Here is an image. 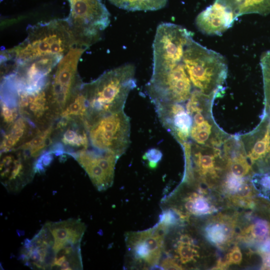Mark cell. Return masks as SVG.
<instances>
[{
	"label": "cell",
	"mask_w": 270,
	"mask_h": 270,
	"mask_svg": "<svg viewBox=\"0 0 270 270\" xmlns=\"http://www.w3.org/2000/svg\"><path fill=\"white\" fill-rule=\"evenodd\" d=\"M176 252L178 255L180 261L186 264L194 260L198 256V252L196 246L192 244L182 243L178 242Z\"/></svg>",
	"instance_id": "28"
},
{
	"label": "cell",
	"mask_w": 270,
	"mask_h": 270,
	"mask_svg": "<svg viewBox=\"0 0 270 270\" xmlns=\"http://www.w3.org/2000/svg\"><path fill=\"white\" fill-rule=\"evenodd\" d=\"M82 83L76 90L68 104L62 112L60 118L80 119L86 121L88 107Z\"/></svg>",
	"instance_id": "19"
},
{
	"label": "cell",
	"mask_w": 270,
	"mask_h": 270,
	"mask_svg": "<svg viewBox=\"0 0 270 270\" xmlns=\"http://www.w3.org/2000/svg\"><path fill=\"white\" fill-rule=\"evenodd\" d=\"M20 116L16 104L0 100L1 128L2 131L14 122Z\"/></svg>",
	"instance_id": "25"
},
{
	"label": "cell",
	"mask_w": 270,
	"mask_h": 270,
	"mask_svg": "<svg viewBox=\"0 0 270 270\" xmlns=\"http://www.w3.org/2000/svg\"><path fill=\"white\" fill-rule=\"evenodd\" d=\"M262 269L270 270V254H262Z\"/></svg>",
	"instance_id": "36"
},
{
	"label": "cell",
	"mask_w": 270,
	"mask_h": 270,
	"mask_svg": "<svg viewBox=\"0 0 270 270\" xmlns=\"http://www.w3.org/2000/svg\"><path fill=\"white\" fill-rule=\"evenodd\" d=\"M48 80L37 87L22 90L10 96L16 102L20 115L38 128H46L57 120L48 100Z\"/></svg>",
	"instance_id": "10"
},
{
	"label": "cell",
	"mask_w": 270,
	"mask_h": 270,
	"mask_svg": "<svg viewBox=\"0 0 270 270\" xmlns=\"http://www.w3.org/2000/svg\"><path fill=\"white\" fill-rule=\"evenodd\" d=\"M242 260V252L238 247L235 246L228 254L226 262L228 264H240Z\"/></svg>",
	"instance_id": "31"
},
{
	"label": "cell",
	"mask_w": 270,
	"mask_h": 270,
	"mask_svg": "<svg viewBox=\"0 0 270 270\" xmlns=\"http://www.w3.org/2000/svg\"><path fill=\"white\" fill-rule=\"evenodd\" d=\"M155 106L163 126L181 145L188 142L192 118L182 104H155Z\"/></svg>",
	"instance_id": "14"
},
{
	"label": "cell",
	"mask_w": 270,
	"mask_h": 270,
	"mask_svg": "<svg viewBox=\"0 0 270 270\" xmlns=\"http://www.w3.org/2000/svg\"><path fill=\"white\" fill-rule=\"evenodd\" d=\"M185 208L188 212L196 216L210 214L214 208L206 198L196 193L191 194L186 198Z\"/></svg>",
	"instance_id": "22"
},
{
	"label": "cell",
	"mask_w": 270,
	"mask_h": 270,
	"mask_svg": "<svg viewBox=\"0 0 270 270\" xmlns=\"http://www.w3.org/2000/svg\"><path fill=\"white\" fill-rule=\"evenodd\" d=\"M38 162L20 150L0 154V182L7 191L18 193L33 180Z\"/></svg>",
	"instance_id": "9"
},
{
	"label": "cell",
	"mask_w": 270,
	"mask_h": 270,
	"mask_svg": "<svg viewBox=\"0 0 270 270\" xmlns=\"http://www.w3.org/2000/svg\"><path fill=\"white\" fill-rule=\"evenodd\" d=\"M86 48L76 46L59 61L48 82V94L56 120L77 88L82 83L78 71L79 60Z\"/></svg>",
	"instance_id": "6"
},
{
	"label": "cell",
	"mask_w": 270,
	"mask_h": 270,
	"mask_svg": "<svg viewBox=\"0 0 270 270\" xmlns=\"http://www.w3.org/2000/svg\"><path fill=\"white\" fill-rule=\"evenodd\" d=\"M118 8L130 10H156L163 8L168 0H108Z\"/></svg>",
	"instance_id": "20"
},
{
	"label": "cell",
	"mask_w": 270,
	"mask_h": 270,
	"mask_svg": "<svg viewBox=\"0 0 270 270\" xmlns=\"http://www.w3.org/2000/svg\"><path fill=\"white\" fill-rule=\"evenodd\" d=\"M90 146L119 157L130 144V124L124 110L98 118L88 126Z\"/></svg>",
	"instance_id": "7"
},
{
	"label": "cell",
	"mask_w": 270,
	"mask_h": 270,
	"mask_svg": "<svg viewBox=\"0 0 270 270\" xmlns=\"http://www.w3.org/2000/svg\"><path fill=\"white\" fill-rule=\"evenodd\" d=\"M250 14H270V0H244L238 10L237 17Z\"/></svg>",
	"instance_id": "23"
},
{
	"label": "cell",
	"mask_w": 270,
	"mask_h": 270,
	"mask_svg": "<svg viewBox=\"0 0 270 270\" xmlns=\"http://www.w3.org/2000/svg\"><path fill=\"white\" fill-rule=\"evenodd\" d=\"M56 122L46 128H38L34 134L16 149L22 150L38 162L42 155L47 156L46 151L48 153L53 144Z\"/></svg>",
	"instance_id": "18"
},
{
	"label": "cell",
	"mask_w": 270,
	"mask_h": 270,
	"mask_svg": "<svg viewBox=\"0 0 270 270\" xmlns=\"http://www.w3.org/2000/svg\"><path fill=\"white\" fill-rule=\"evenodd\" d=\"M72 156L86 171L98 190H104L111 186L118 156L112 152L88 148Z\"/></svg>",
	"instance_id": "11"
},
{
	"label": "cell",
	"mask_w": 270,
	"mask_h": 270,
	"mask_svg": "<svg viewBox=\"0 0 270 270\" xmlns=\"http://www.w3.org/2000/svg\"><path fill=\"white\" fill-rule=\"evenodd\" d=\"M162 269L164 270H182L180 266L176 264L174 260L168 258L163 260L161 265Z\"/></svg>",
	"instance_id": "34"
},
{
	"label": "cell",
	"mask_w": 270,
	"mask_h": 270,
	"mask_svg": "<svg viewBox=\"0 0 270 270\" xmlns=\"http://www.w3.org/2000/svg\"><path fill=\"white\" fill-rule=\"evenodd\" d=\"M37 129L29 120L20 116L14 122L2 131L0 154L18 148L28 140Z\"/></svg>",
	"instance_id": "16"
},
{
	"label": "cell",
	"mask_w": 270,
	"mask_h": 270,
	"mask_svg": "<svg viewBox=\"0 0 270 270\" xmlns=\"http://www.w3.org/2000/svg\"><path fill=\"white\" fill-rule=\"evenodd\" d=\"M166 230L158 223L154 228L128 234L126 244L135 258L156 267L160 258Z\"/></svg>",
	"instance_id": "13"
},
{
	"label": "cell",
	"mask_w": 270,
	"mask_h": 270,
	"mask_svg": "<svg viewBox=\"0 0 270 270\" xmlns=\"http://www.w3.org/2000/svg\"><path fill=\"white\" fill-rule=\"evenodd\" d=\"M135 67L124 64L84 84L88 115L86 126L98 118L124 110L130 92L136 86Z\"/></svg>",
	"instance_id": "3"
},
{
	"label": "cell",
	"mask_w": 270,
	"mask_h": 270,
	"mask_svg": "<svg viewBox=\"0 0 270 270\" xmlns=\"http://www.w3.org/2000/svg\"><path fill=\"white\" fill-rule=\"evenodd\" d=\"M187 215L175 208H170L162 212L160 216L159 222L166 228L175 226L186 220Z\"/></svg>",
	"instance_id": "26"
},
{
	"label": "cell",
	"mask_w": 270,
	"mask_h": 270,
	"mask_svg": "<svg viewBox=\"0 0 270 270\" xmlns=\"http://www.w3.org/2000/svg\"><path fill=\"white\" fill-rule=\"evenodd\" d=\"M246 233L250 240L262 242L269 238L270 224L265 220H256L248 228Z\"/></svg>",
	"instance_id": "24"
},
{
	"label": "cell",
	"mask_w": 270,
	"mask_h": 270,
	"mask_svg": "<svg viewBox=\"0 0 270 270\" xmlns=\"http://www.w3.org/2000/svg\"><path fill=\"white\" fill-rule=\"evenodd\" d=\"M67 18L78 46L87 48L98 42L110 22V14L101 0H68Z\"/></svg>",
	"instance_id": "5"
},
{
	"label": "cell",
	"mask_w": 270,
	"mask_h": 270,
	"mask_svg": "<svg viewBox=\"0 0 270 270\" xmlns=\"http://www.w3.org/2000/svg\"><path fill=\"white\" fill-rule=\"evenodd\" d=\"M86 229L79 219L48 222L25 240L19 258L33 270H82L80 242Z\"/></svg>",
	"instance_id": "1"
},
{
	"label": "cell",
	"mask_w": 270,
	"mask_h": 270,
	"mask_svg": "<svg viewBox=\"0 0 270 270\" xmlns=\"http://www.w3.org/2000/svg\"><path fill=\"white\" fill-rule=\"evenodd\" d=\"M258 252L262 254H270V238H268L260 244Z\"/></svg>",
	"instance_id": "35"
},
{
	"label": "cell",
	"mask_w": 270,
	"mask_h": 270,
	"mask_svg": "<svg viewBox=\"0 0 270 270\" xmlns=\"http://www.w3.org/2000/svg\"><path fill=\"white\" fill-rule=\"evenodd\" d=\"M232 234L231 230L224 222H214L208 224L205 228L207 240L216 246H222L228 242Z\"/></svg>",
	"instance_id": "21"
},
{
	"label": "cell",
	"mask_w": 270,
	"mask_h": 270,
	"mask_svg": "<svg viewBox=\"0 0 270 270\" xmlns=\"http://www.w3.org/2000/svg\"><path fill=\"white\" fill-rule=\"evenodd\" d=\"M244 154L252 164L270 155V124L260 136L258 129L238 136Z\"/></svg>",
	"instance_id": "17"
},
{
	"label": "cell",
	"mask_w": 270,
	"mask_h": 270,
	"mask_svg": "<svg viewBox=\"0 0 270 270\" xmlns=\"http://www.w3.org/2000/svg\"><path fill=\"white\" fill-rule=\"evenodd\" d=\"M236 196L248 198L252 195V188L246 180L240 186L236 193Z\"/></svg>",
	"instance_id": "33"
},
{
	"label": "cell",
	"mask_w": 270,
	"mask_h": 270,
	"mask_svg": "<svg viewBox=\"0 0 270 270\" xmlns=\"http://www.w3.org/2000/svg\"><path fill=\"white\" fill-rule=\"evenodd\" d=\"M184 58L196 90L208 96L220 94L228 72L222 56L203 46L192 36L185 46Z\"/></svg>",
	"instance_id": "4"
},
{
	"label": "cell",
	"mask_w": 270,
	"mask_h": 270,
	"mask_svg": "<svg viewBox=\"0 0 270 270\" xmlns=\"http://www.w3.org/2000/svg\"><path fill=\"white\" fill-rule=\"evenodd\" d=\"M244 0H216V2L224 6L234 14L237 18V12Z\"/></svg>",
	"instance_id": "32"
},
{
	"label": "cell",
	"mask_w": 270,
	"mask_h": 270,
	"mask_svg": "<svg viewBox=\"0 0 270 270\" xmlns=\"http://www.w3.org/2000/svg\"><path fill=\"white\" fill-rule=\"evenodd\" d=\"M246 180L244 177L237 176L230 172L226 176L224 186L228 192L235 194L238 188Z\"/></svg>",
	"instance_id": "29"
},
{
	"label": "cell",
	"mask_w": 270,
	"mask_h": 270,
	"mask_svg": "<svg viewBox=\"0 0 270 270\" xmlns=\"http://www.w3.org/2000/svg\"><path fill=\"white\" fill-rule=\"evenodd\" d=\"M25 40L0 52V66H9L50 56H64L78 46L67 18L54 19L30 26Z\"/></svg>",
	"instance_id": "2"
},
{
	"label": "cell",
	"mask_w": 270,
	"mask_h": 270,
	"mask_svg": "<svg viewBox=\"0 0 270 270\" xmlns=\"http://www.w3.org/2000/svg\"><path fill=\"white\" fill-rule=\"evenodd\" d=\"M90 146L86 122L80 119L59 118L55 123L54 142L50 154H73L88 149Z\"/></svg>",
	"instance_id": "12"
},
{
	"label": "cell",
	"mask_w": 270,
	"mask_h": 270,
	"mask_svg": "<svg viewBox=\"0 0 270 270\" xmlns=\"http://www.w3.org/2000/svg\"><path fill=\"white\" fill-rule=\"evenodd\" d=\"M252 182L260 196L266 198L270 196V175L256 174L252 177Z\"/></svg>",
	"instance_id": "27"
},
{
	"label": "cell",
	"mask_w": 270,
	"mask_h": 270,
	"mask_svg": "<svg viewBox=\"0 0 270 270\" xmlns=\"http://www.w3.org/2000/svg\"><path fill=\"white\" fill-rule=\"evenodd\" d=\"M216 97L196 90L187 101L186 110L192 121L190 136L194 143L218 147L223 144L228 138L212 118V106Z\"/></svg>",
	"instance_id": "8"
},
{
	"label": "cell",
	"mask_w": 270,
	"mask_h": 270,
	"mask_svg": "<svg viewBox=\"0 0 270 270\" xmlns=\"http://www.w3.org/2000/svg\"><path fill=\"white\" fill-rule=\"evenodd\" d=\"M236 19L233 12L215 1L198 14L196 24L204 34L220 35L230 28Z\"/></svg>",
	"instance_id": "15"
},
{
	"label": "cell",
	"mask_w": 270,
	"mask_h": 270,
	"mask_svg": "<svg viewBox=\"0 0 270 270\" xmlns=\"http://www.w3.org/2000/svg\"><path fill=\"white\" fill-rule=\"evenodd\" d=\"M162 156V153L160 150L156 148H151L145 153L143 158L148 161V166L150 168H154L157 166Z\"/></svg>",
	"instance_id": "30"
}]
</instances>
